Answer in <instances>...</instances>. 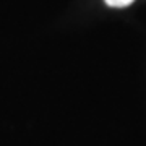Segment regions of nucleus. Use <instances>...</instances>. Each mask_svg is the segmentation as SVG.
<instances>
[{"label": "nucleus", "mask_w": 146, "mask_h": 146, "mask_svg": "<svg viewBox=\"0 0 146 146\" xmlns=\"http://www.w3.org/2000/svg\"><path fill=\"white\" fill-rule=\"evenodd\" d=\"M109 7H114V8H123V7L131 5L135 0H104Z\"/></svg>", "instance_id": "obj_1"}]
</instances>
